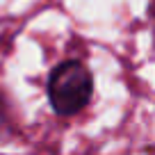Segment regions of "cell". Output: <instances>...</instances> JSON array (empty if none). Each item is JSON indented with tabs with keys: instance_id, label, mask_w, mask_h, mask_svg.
Segmentation results:
<instances>
[{
	"instance_id": "6da1fadb",
	"label": "cell",
	"mask_w": 155,
	"mask_h": 155,
	"mask_svg": "<svg viewBox=\"0 0 155 155\" xmlns=\"http://www.w3.org/2000/svg\"><path fill=\"white\" fill-rule=\"evenodd\" d=\"M48 101L59 116H73L84 110L91 98L94 82L84 64L75 59L57 64L48 75Z\"/></svg>"
},
{
	"instance_id": "7a4b0ae2",
	"label": "cell",
	"mask_w": 155,
	"mask_h": 155,
	"mask_svg": "<svg viewBox=\"0 0 155 155\" xmlns=\"http://www.w3.org/2000/svg\"><path fill=\"white\" fill-rule=\"evenodd\" d=\"M150 16H153V18H155V2H153V5H150Z\"/></svg>"
}]
</instances>
